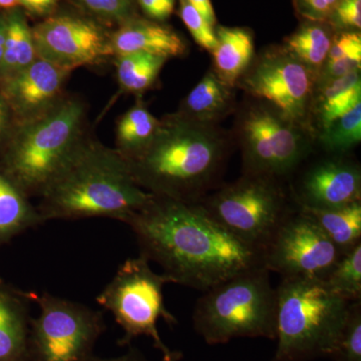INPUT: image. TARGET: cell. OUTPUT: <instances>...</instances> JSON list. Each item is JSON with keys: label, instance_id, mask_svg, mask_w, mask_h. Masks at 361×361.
<instances>
[{"label": "cell", "instance_id": "277c9868", "mask_svg": "<svg viewBox=\"0 0 361 361\" xmlns=\"http://www.w3.org/2000/svg\"><path fill=\"white\" fill-rule=\"evenodd\" d=\"M85 120L82 102L66 97L20 121L4 142L0 167L28 197L42 196L84 137Z\"/></svg>", "mask_w": 361, "mask_h": 361}, {"label": "cell", "instance_id": "83f0119b", "mask_svg": "<svg viewBox=\"0 0 361 361\" xmlns=\"http://www.w3.org/2000/svg\"><path fill=\"white\" fill-rule=\"evenodd\" d=\"M319 141L327 151L343 153L361 141V103L353 106L319 133Z\"/></svg>", "mask_w": 361, "mask_h": 361}, {"label": "cell", "instance_id": "d590c367", "mask_svg": "<svg viewBox=\"0 0 361 361\" xmlns=\"http://www.w3.org/2000/svg\"><path fill=\"white\" fill-rule=\"evenodd\" d=\"M137 2L145 13L157 20H167L174 11L173 7L166 6L160 0H137Z\"/></svg>", "mask_w": 361, "mask_h": 361}, {"label": "cell", "instance_id": "f35d334b", "mask_svg": "<svg viewBox=\"0 0 361 361\" xmlns=\"http://www.w3.org/2000/svg\"><path fill=\"white\" fill-rule=\"evenodd\" d=\"M188 1L211 25H215V11H214L211 0H188Z\"/></svg>", "mask_w": 361, "mask_h": 361}, {"label": "cell", "instance_id": "f546056e", "mask_svg": "<svg viewBox=\"0 0 361 361\" xmlns=\"http://www.w3.org/2000/svg\"><path fill=\"white\" fill-rule=\"evenodd\" d=\"M180 16L192 37L201 47L212 52L217 45V37L211 25L188 0H180Z\"/></svg>", "mask_w": 361, "mask_h": 361}, {"label": "cell", "instance_id": "7bdbcfd3", "mask_svg": "<svg viewBox=\"0 0 361 361\" xmlns=\"http://www.w3.org/2000/svg\"><path fill=\"white\" fill-rule=\"evenodd\" d=\"M160 1L165 4L166 6H171L174 8L176 0H160Z\"/></svg>", "mask_w": 361, "mask_h": 361}, {"label": "cell", "instance_id": "9a60e30c", "mask_svg": "<svg viewBox=\"0 0 361 361\" xmlns=\"http://www.w3.org/2000/svg\"><path fill=\"white\" fill-rule=\"evenodd\" d=\"M70 73L39 58L25 70L2 82L1 96L18 122L27 120L58 103Z\"/></svg>", "mask_w": 361, "mask_h": 361}, {"label": "cell", "instance_id": "3957f363", "mask_svg": "<svg viewBox=\"0 0 361 361\" xmlns=\"http://www.w3.org/2000/svg\"><path fill=\"white\" fill-rule=\"evenodd\" d=\"M225 147L213 125L176 113L161 120L148 146L127 161L135 183L145 191L159 198L199 203L219 172Z\"/></svg>", "mask_w": 361, "mask_h": 361}, {"label": "cell", "instance_id": "4fadbf2b", "mask_svg": "<svg viewBox=\"0 0 361 361\" xmlns=\"http://www.w3.org/2000/svg\"><path fill=\"white\" fill-rule=\"evenodd\" d=\"M32 33L37 56L70 73L114 56L111 35L80 16H51L35 26Z\"/></svg>", "mask_w": 361, "mask_h": 361}, {"label": "cell", "instance_id": "5bb4252c", "mask_svg": "<svg viewBox=\"0 0 361 361\" xmlns=\"http://www.w3.org/2000/svg\"><path fill=\"white\" fill-rule=\"evenodd\" d=\"M361 201L360 165L344 159H330L316 164L304 174L298 192L299 207L337 208Z\"/></svg>", "mask_w": 361, "mask_h": 361}, {"label": "cell", "instance_id": "4316f807", "mask_svg": "<svg viewBox=\"0 0 361 361\" xmlns=\"http://www.w3.org/2000/svg\"><path fill=\"white\" fill-rule=\"evenodd\" d=\"M323 281L343 300L361 301V243L342 254Z\"/></svg>", "mask_w": 361, "mask_h": 361}, {"label": "cell", "instance_id": "30bf717a", "mask_svg": "<svg viewBox=\"0 0 361 361\" xmlns=\"http://www.w3.org/2000/svg\"><path fill=\"white\" fill-rule=\"evenodd\" d=\"M245 174H289L310 151V130L286 120L267 104L245 111L239 122Z\"/></svg>", "mask_w": 361, "mask_h": 361}, {"label": "cell", "instance_id": "7a4b0ae2", "mask_svg": "<svg viewBox=\"0 0 361 361\" xmlns=\"http://www.w3.org/2000/svg\"><path fill=\"white\" fill-rule=\"evenodd\" d=\"M153 198L135 183L116 149L84 137L40 196L37 209L44 222L111 218L127 224Z\"/></svg>", "mask_w": 361, "mask_h": 361}, {"label": "cell", "instance_id": "ac0fdd59", "mask_svg": "<svg viewBox=\"0 0 361 361\" xmlns=\"http://www.w3.org/2000/svg\"><path fill=\"white\" fill-rule=\"evenodd\" d=\"M215 32L217 45L212 51L213 71L225 85L234 89L253 61V35L246 28L225 26Z\"/></svg>", "mask_w": 361, "mask_h": 361}, {"label": "cell", "instance_id": "d6a6232c", "mask_svg": "<svg viewBox=\"0 0 361 361\" xmlns=\"http://www.w3.org/2000/svg\"><path fill=\"white\" fill-rule=\"evenodd\" d=\"M351 56L361 59V35L360 32H344L334 37L326 61Z\"/></svg>", "mask_w": 361, "mask_h": 361}, {"label": "cell", "instance_id": "8d00e7d4", "mask_svg": "<svg viewBox=\"0 0 361 361\" xmlns=\"http://www.w3.org/2000/svg\"><path fill=\"white\" fill-rule=\"evenodd\" d=\"M59 0H20V6L37 16H44L51 13Z\"/></svg>", "mask_w": 361, "mask_h": 361}, {"label": "cell", "instance_id": "5b68a950", "mask_svg": "<svg viewBox=\"0 0 361 361\" xmlns=\"http://www.w3.org/2000/svg\"><path fill=\"white\" fill-rule=\"evenodd\" d=\"M349 303L332 293L323 280L282 278L276 289L277 349L272 361L331 357Z\"/></svg>", "mask_w": 361, "mask_h": 361}, {"label": "cell", "instance_id": "7c38bea8", "mask_svg": "<svg viewBox=\"0 0 361 361\" xmlns=\"http://www.w3.org/2000/svg\"><path fill=\"white\" fill-rule=\"evenodd\" d=\"M341 252L302 211L289 213L262 251V264L282 278L324 280Z\"/></svg>", "mask_w": 361, "mask_h": 361}, {"label": "cell", "instance_id": "cb8c5ba5", "mask_svg": "<svg viewBox=\"0 0 361 361\" xmlns=\"http://www.w3.org/2000/svg\"><path fill=\"white\" fill-rule=\"evenodd\" d=\"M161 120L152 115L141 99L130 108L116 125V151L126 159L133 158L148 146Z\"/></svg>", "mask_w": 361, "mask_h": 361}, {"label": "cell", "instance_id": "1f68e13d", "mask_svg": "<svg viewBox=\"0 0 361 361\" xmlns=\"http://www.w3.org/2000/svg\"><path fill=\"white\" fill-rule=\"evenodd\" d=\"M336 30L360 32L361 27V0H339L329 18Z\"/></svg>", "mask_w": 361, "mask_h": 361}, {"label": "cell", "instance_id": "836d02e7", "mask_svg": "<svg viewBox=\"0 0 361 361\" xmlns=\"http://www.w3.org/2000/svg\"><path fill=\"white\" fill-rule=\"evenodd\" d=\"M298 13L308 21H327L339 0H294Z\"/></svg>", "mask_w": 361, "mask_h": 361}, {"label": "cell", "instance_id": "f1b7e54d", "mask_svg": "<svg viewBox=\"0 0 361 361\" xmlns=\"http://www.w3.org/2000/svg\"><path fill=\"white\" fill-rule=\"evenodd\" d=\"M331 357L336 361H361V301L349 303L345 323Z\"/></svg>", "mask_w": 361, "mask_h": 361}, {"label": "cell", "instance_id": "ffe728a7", "mask_svg": "<svg viewBox=\"0 0 361 361\" xmlns=\"http://www.w3.org/2000/svg\"><path fill=\"white\" fill-rule=\"evenodd\" d=\"M44 223L30 197L0 167V248L21 233Z\"/></svg>", "mask_w": 361, "mask_h": 361}, {"label": "cell", "instance_id": "9c48e42d", "mask_svg": "<svg viewBox=\"0 0 361 361\" xmlns=\"http://www.w3.org/2000/svg\"><path fill=\"white\" fill-rule=\"evenodd\" d=\"M39 314L30 319L28 361H87L106 330L101 312L51 294L30 292Z\"/></svg>", "mask_w": 361, "mask_h": 361}, {"label": "cell", "instance_id": "484cf974", "mask_svg": "<svg viewBox=\"0 0 361 361\" xmlns=\"http://www.w3.org/2000/svg\"><path fill=\"white\" fill-rule=\"evenodd\" d=\"M168 59L142 52L116 56V77L123 92L140 94L152 87Z\"/></svg>", "mask_w": 361, "mask_h": 361}, {"label": "cell", "instance_id": "4dcf8cb0", "mask_svg": "<svg viewBox=\"0 0 361 361\" xmlns=\"http://www.w3.org/2000/svg\"><path fill=\"white\" fill-rule=\"evenodd\" d=\"M82 6L106 20L125 21L133 18L130 0H78Z\"/></svg>", "mask_w": 361, "mask_h": 361}, {"label": "cell", "instance_id": "2e32d148", "mask_svg": "<svg viewBox=\"0 0 361 361\" xmlns=\"http://www.w3.org/2000/svg\"><path fill=\"white\" fill-rule=\"evenodd\" d=\"M114 56L142 54L161 58H180L187 52V44L183 37L172 28L154 21L130 20L111 35Z\"/></svg>", "mask_w": 361, "mask_h": 361}, {"label": "cell", "instance_id": "60d3db41", "mask_svg": "<svg viewBox=\"0 0 361 361\" xmlns=\"http://www.w3.org/2000/svg\"><path fill=\"white\" fill-rule=\"evenodd\" d=\"M6 16H0V66L4 56V42H6Z\"/></svg>", "mask_w": 361, "mask_h": 361}, {"label": "cell", "instance_id": "e0dca14e", "mask_svg": "<svg viewBox=\"0 0 361 361\" xmlns=\"http://www.w3.org/2000/svg\"><path fill=\"white\" fill-rule=\"evenodd\" d=\"M30 292L0 279V361H28Z\"/></svg>", "mask_w": 361, "mask_h": 361}, {"label": "cell", "instance_id": "8992f818", "mask_svg": "<svg viewBox=\"0 0 361 361\" xmlns=\"http://www.w3.org/2000/svg\"><path fill=\"white\" fill-rule=\"evenodd\" d=\"M194 329L209 344L276 334V289L263 266L230 278L197 301Z\"/></svg>", "mask_w": 361, "mask_h": 361}, {"label": "cell", "instance_id": "52a82bcc", "mask_svg": "<svg viewBox=\"0 0 361 361\" xmlns=\"http://www.w3.org/2000/svg\"><path fill=\"white\" fill-rule=\"evenodd\" d=\"M167 283H171L170 279L154 272L149 261L140 255L120 266L110 283L97 295V302L110 311L125 332L120 345L130 344L137 336H149L163 355V361H178L180 353L170 350L158 331L160 318L169 325L177 324L164 302L163 289Z\"/></svg>", "mask_w": 361, "mask_h": 361}, {"label": "cell", "instance_id": "8fae6325", "mask_svg": "<svg viewBox=\"0 0 361 361\" xmlns=\"http://www.w3.org/2000/svg\"><path fill=\"white\" fill-rule=\"evenodd\" d=\"M239 82L250 96L310 130L317 73L283 47L269 49L253 59Z\"/></svg>", "mask_w": 361, "mask_h": 361}, {"label": "cell", "instance_id": "74e56055", "mask_svg": "<svg viewBox=\"0 0 361 361\" xmlns=\"http://www.w3.org/2000/svg\"><path fill=\"white\" fill-rule=\"evenodd\" d=\"M11 113L8 104L6 99L0 94V147L6 142L7 137H4L8 134L9 128H11Z\"/></svg>", "mask_w": 361, "mask_h": 361}, {"label": "cell", "instance_id": "e575fe53", "mask_svg": "<svg viewBox=\"0 0 361 361\" xmlns=\"http://www.w3.org/2000/svg\"><path fill=\"white\" fill-rule=\"evenodd\" d=\"M361 59L344 56L336 61H325L317 77V84L336 80L353 71H360ZM316 84V85H317Z\"/></svg>", "mask_w": 361, "mask_h": 361}, {"label": "cell", "instance_id": "d4e9b609", "mask_svg": "<svg viewBox=\"0 0 361 361\" xmlns=\"http://www.w3.org/2000/svg\"><path fill=\"white\" fill-rule=\"evenodd\" d=\"M334 37L329 26L310 21L286 39L283 47L317 73L318 77L326 61Z\"/></svg>", "mask_w": 361, "mask_h": 361}, {"label": "cell", "instance_id": "ab89813d", "mask_svg": "<svg viewBox=\"0 0 361 361\" xmlns=\"http://www.w3.org/2000/svg\"><path fill=\"white\" fill-rule=\"evenodd\" d=\"M87 361H148L145 360L144 357L139 353L135 350H130L127 355L120 356V357L115 358H101L92 355Z\"/></svg>", "mask_w": 361, "mask_h": 361}, {"label": "cell", "instance_id": "b9f144b4", "mask_svg": "<svg viewBox=\"0 0 361 361\" xmlns=\"http://www.w3.org/2000/svg\"><path fill=\"white\" fill-rule=\"evenodd\" d=\"M20 4V0H0V8L13 9Z\"/></svg>", "mask_w": 361, "mask_h": 361}, {"label": "cell", "instance_id": "6da1fadb", "mask_svg": "<svg viewBox=\"0 0 361 361\" xmlns=\"http://www.w3.org/2000/svg\"><path fill=\"white\" fill-rule=\"evenodd\" d=\"M127 225L140 255L160 265L171 283L205 292L263 266L262 253L227 231L200 203L154 196Z\"/></svg>", "mask_w": 361, "mask_h": 361}, {"label": "cell", "instance_id": "7402d4cb", "mask_svg": "<svg viewBox=\"0 0 361 361\" xmlns=\"http://www.w3.org/2000/svg\"><path fill=\"white\" fill-rule=\"evenodd\" d=\"M329 237L341 254L361 243V201L330 209L299 207Z\"/></svg>", "mask_w": 361, "mask_h": 361}, {"label": "cell", "instance_id": "ba28073f", "mask_svg": "<svg viewBox=\"0 0 361 361\" xmlns=\"http://www.w3.org/2000/svg\"><path fill=\"white\" fill-rule=\"evenodd\" d=\"M199 203L227 231L261 253L290 213L277 179L265 176L245 174Z\"/></svg>", "mask_w": 361, "mask_h": 361}, {"label": "cell", "instance_id": "44dd1931", "mask_svg": "<svg viewBox=\"0 0 361 361\" xmlns=\"http://www.w3.org/2000/svg\"><path fill=\"white\" fill-rule=\"evenodd\" d=\"M232 90L209 71L188 94L177 114L193 122L214 125L231 108Z\"/></svg>", "mask_w": 361, "mask_h": 361}, {"label": "cell", "instance_id": "603a6c76", "mask_svg": "<svg viewBox=\"0 0 361 361\" xmlns=\"http://www.w3.org/2000/svg\"><path fill=\"white\" fill-rule=\"evenodd\" d=\"M6 32L0 66V84L14 77L39 59L32 28L18 11L6 16Z\"/></svg>", "mask_w": 361, "mask_h": 361}, {"label": "cell", "instance_id": "d6986e66", "mask_svg": "<svg viewBox=\"0 0 361 361\" xmlns=\"http://www.w3.org/2000/svg\"><path fill=\"white\" fill-rule=\"evenodd\" d=\"M361 103L360 71L316 85L311 118H314L319 133L330 123Z\"/></svg>", "mask_w": 361, "mask_h": 361}]
</instances>
